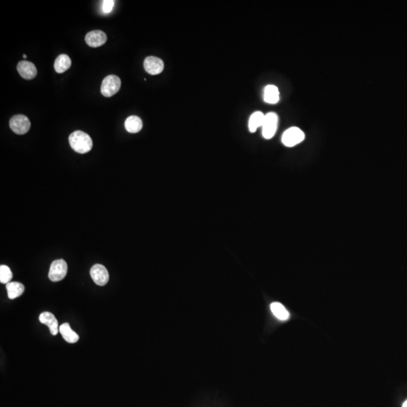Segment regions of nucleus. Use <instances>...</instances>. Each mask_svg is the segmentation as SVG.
<instances>
[{
	"label": "nucleus",
	"instance_id": "10",
	"mask_svg": "<svg viewBox=\"0 0 407 407\" xmlns=\"http://www.w3.org/2000/svg\"><path fill=\"white\" fill-rule=\"evenodd\" d=\"M17 69L21 77L28 80L34 79L37 75L36 66L31 62L26 61V60L19 62Z\"/></svg>",
	"mask_w": 407,
	"mask_h": 407
},
{
	"label": "nucleus",
	"instance_id": "17",
	"mask_svg": "<svg viewBox=\"0 0 407 407\" xmlns=\"http://www.w3.org/2000/svg\"><path fill=\"white\" fill-rule=\"evenodd\" d=\"M8 296L10 299H16L22 295L25 291V286L19 282H9L6 285Z\"/></svg>",
	"mask_w": 407,
	"mask_h": 407
},
{
	"label": "nucleus",
	"instance_id": "13",
	"mask_svg": "<svg viewBox=\"0 0 407 407\" xmlns=\"http://www.w3.org/2000/svg\"><path fill=\"white\" fill-rule=\"evenodd\" d=\"M54 66H55V70L57 73H64L71 66V60H70V57L63 54L59 55L55 60Z\"/></svg>",
	"mask_w": 407,
	"mask_h": 407
},
{
	"label": "nucleus",
	"instance_id": "14",
	"mask_svg": "<svg viewBox=\"0 0 407 407\" xmlns=\"http://www.w3.org/2000/svg\"><path fill=\"white\" fill-rule=\"evenodd\" d=\"M124 127L126 128L127 131L129 133L135 134V133L139 132L143 128L142 120L138 116H131L125 120Z\"/></svg>",
	"mask_w": 407,
	"mask_h": 407
},
{
	"label": "nucleus",
	"instance_id": "18",
	"mask_svg": "<svg viewBox=\"0 0 407 407\" xmlns=\"http://www.w3.org/2000/svg\"><path fill=\"white\" fill-rule=\"evenodd\" d=\"M265 115L262 112L257 111L253 113L251 118L249 119V130L251 132H255L257 128L262 126L263 124Z\"/></svg>",
	"mask_w": 407,
	"mask_h": 407
},
{
	"label": "nucleus",
	"instance_id": "12",
	"mask_svg": "<svg viewBox=\"0 0 407 407\" xmlns=\"http://www.w3.org/2000/svg\"><path fill=\"white\" fill-rule=\"evenodd\" d=\"M59 332L63 336L65 341L67 342L68 343H76L79 341V335L72 330L70 325L68 323L60 325L59 327Z\"/></svg>",
	"mask_w": 407,
	"mask_h": 407
},
{
	"label": "nucleus",
	"instance_id": "5",
	"mask_svg": "<svg viewBox=\"0 0 407 407\" xmlns=\"http://www.w3.org/2000/svg\"><path fill=\"white\" fill-rule=\"evenodd\" d=\"M9 125L15 134L23 135L29 131L31 124L28 117L24 115H16L11 118Z\"/></svg>",
	"mask_w": 407,
	"mask_h": 407
},
{
	"label": "nucleus",
	"instance_id": "1",
	"mask_svg": "<svg viewBox=\"0 0 407 407\" xmlns=\"http://www.w3.org/2000/svg\"><path fill=\"white\" fill-rule=\"evenodd\" d=\"M69 142L72 149L78 153H87L93 147V141L90 136L82 131L72 133L69 137Z\"/></svg>",
	"mask_w": 407,
	"mask_h": 407
},
{
	"label": "nucleus",
	"instance_id": "19",
	"mask_svg": "<svg viewBox=\"0 0 407 407\" xmlns=\"http://www.w3.org/2000/svg\"><path fill=\"white\" fill-rule=\"evenodd\" d=\"M12 278V272L9 267L2 265L0 266V282L2 284H8Z\"/></svg>",
	"mask_w": 407,
	"mask_h": 407
},
{
	"label": "nucleus",
	"instance_id": "20",
	"mask_svg": "<svg viewBox=\"0 0 407 407\" xmlns=\"http://www.w3.org/2000/svg\"><path fill=\"white\" fill-rule=\"evenodd\" d=\"M114 4H115V2L113 1V0H106V1H104V2H103L102 9H103V11H104V13H110L112 10H113V6H114Z\"/></svg>",
	"mask_w": 407,
	"mask_h": 407
},
{
	"label": "nucleus",
	"instance_id": "6",
	"mask_svg": "<svg viewBox=\"0 0 407 407\" xmlns=\"http://www.w3.org/2000/svg\"><path fill=\"white\" fill-rule=\"evenodd\" d=\"M278 117L276 113H269L265 116L262 124V136L265 139L273 138L278 128Z\"/></svg>",
	"mask_w": 407,
	"mask_h": 407
},
{
	"label": "nucleus",
	"instance_id": "21",
	"mask_svg": "<svg viewBox=\"0 0 407 407\" xmlns=\"http://www.w3.org/2000/svg\"><path fill=\"white\" fill-rule=\"evenodd\" d=\"M403 407H407V400L404 403V404H403Z\"/></svg>",
	"mask_w": 407,
	"mask_h": 407
},
{
	"label": "nucleus",
	"instance_id": "2",
	"mask_svg": "<svg viewBox=\"0 0 407 407\" xmlns=\"http://www.w3.org/2000/svg\"><path fill=\"white\" fill-rule=\"evenodd\" d=\"M121 87V79L115 75H110L103 80L101 84V94L106 97H112L116 94Z\"/></svg>",
	"mask_w": 407,
	"mask_h": 407
},
{
	"label": "nucleus",
	"instance_id": "11",
	"mask_svg": "<svg viewBox=\"0 0 407 407\" xmlns=\"http://www.w3.org/2000/svg\"><path fill=\"white\" fill-rule=\"evenodd\" d=\"M39 321L43 324L49 326L51 334L56 336L59 332L58 321L57 320L55 315L51 312H42L39 315Z\"/></svg>",
	"mask_w": 407,
	"mask_h": 407
},
{
	"label": "nucleus",
	"instance_id": "16",
	"mask_svg": "<svg viewBox=\"0 0 407 407\" xmlns=\"http://www.w3.org/2000/svg\"><path fill=\"white\" fill-rule=\"evenodd\" d=\"M264 100L267 104H275L279 100V90L275 86H266L264 90Z\"/></svg>",
	"mask_w": 407,
	"mask_h": 407
},
{
	"label": "nucleus",
	"instance_id": "22",
	"mask_svg": "<svg viewBox=\"0 0 407 407\" xmlns=\"http://www.w3.org/2000/svg\"><path fill=\"white\" fill-rule=\"evenodd\" d=\"M23 57H24V58H26L27 55H23Z\"/></svg>",
	"mask_w": 407,
	"mask_h": 407
},
{
	"label": "nucleus",
	"instance_id": "4",
	"mask_svg": "<svg viewBox=\"0 0 407 407\" xmlns=\"http://www.w3.org/2000/svg\"><path fill=\"white\" fill-rule=\"evenodd\" d=\"M67 270V264L65 260H55L52 262L50 269H49V279L53 282L61 281L66 277Z\"/></svg>",
	"mask_w": 407,
	"mask_h": 407
},
{
	"label": "nucleus",
	"instance_id": "3",
	"mask_svg": "<svg viewBox=\"0 0 407 407\" xmlns=\"http://www.w3.org/2000/svg\"><path fill=\"white\" fill-rule=\"evenodd\" d=\"M305 139V134L296 127H292L285 131L282 136V143L288 147L295 146Z\"/></svg>",
	"mask_w": 407,
	"mask_h": 407
},
{
	"label": "nucleus",
	"instance_id": "9",
	"mask_svg": "<svg viewBox=\"0 0 407 407\" xmlns=\"http://www.w3.org/2000/svg\"><path fill=\"white\" fill-rule=\"evenodd\" d=\"M107 40L105 32L101 30L89 32L86 36V42L90 47L97 48L104 45Z\"/></svg>",
	"mask_w": 407,
	"mask_h": 407
},
{
	"label": "nucleus",
	"instance_id": "15",
	"mask_svg": "<svg viewBox=\"0 0 407 407\" xmlns=\"http://www.w3.org/2000/svg\"><path fill=\"white\" fill-rule=\"evenodd\" d=\"M270 309H271L272 314L276 317L278 320L285 321V320H287L289 319V312H288V311L287 310L286 308H285L282 304L280 303V302H272V303L271 304V305H270Z\"/></svg>",
	"mask_w": 407,
	"mask_h": 407
},
{
	"label": "nucleus",
	"instance_id": "8",
	"mask_svg": "<svg viewBox=\"0 0 407 407\" xmlns=\"http://www.w3.org/2000/svg\"><path fill=\"white\" fill-rule=\"evenodd\" d=\"M144 68L145 71L150 75L160 74L164 70V62L157 57H147L144 60Z\"/></svg>",
	"mask_w": 407,
	"mask_h": 407
},
{
	"label": "nucleus",
	"instance_id": "7",
	"mask_svg": "<svg viewBox=\"0 0 407 407\" xmlns=\"http://www.w3.org/2000/svg\"><path fill=\"white\" fill-rule=\"evenodd\" d=\"M90 275L96 285L104 286L109 281V272L105 266L100 264H96L90 268Z\"/></svg>",
	"mask_w": 407,
	"mask_h": 407
}]
</instances>
